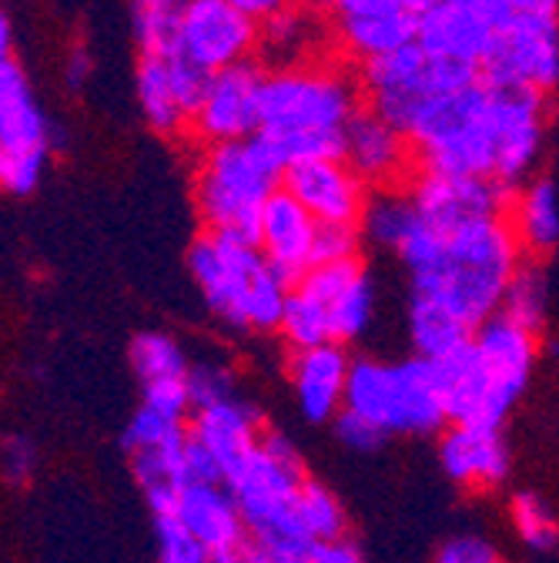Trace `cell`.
Wrapping results in <instances>:
<instances>
[{
	"label": "cell",
	"instance_id": "46",
	"mask_svg": "<svg viewBox=\"0 0 559 563\" xmlns=\"http://www.w3.org/2000/svg\"><path fill=\"white\" fill-rule=\"evenodd\" d=\"M312 563H366V556L348 537H335L312 543Z\"/></svg>",
	"mask_w": 559,
	"mask_h": 563
},
{
	"label": "cell",
	"instance_id": "38",
	"mask_svg": "<svg viewBox=\"0 0 559 563\" xmlns=\"http://www.w3.org/2000/svg\"><path fill=\"white\" fill-rule=\"evenodd\" d=\"M155 537H158V563H215L181 523L175 514H155Z\"/></svg>",
	"mask_w": 559,
	"mask_h": 563
},
{
	"label": "cell",
	"instance_id": "52",
	"mask_svg": "<svg viewBox=\"0 0 559 563\" xmlns=\"http://www.w3.org/2000/svg\"><path fill=\"white\" fill-rule=\"evenodd\" d=\"M4 162H8V148H4V141H0V172H4Z\"/></svg>",
	"mask_w": 559,
	"mask_h": 563
},
{
	"label": "cell",
	"instance_id": "32",
	"mask_svg": "<svg viewBox=\"0 0 559 563\" xmlns=\"http://www.w3.org/2000/svg\"><path fill=\"white\" fill-rule=\"evenodd\" d=\"M292 530L305 543H322V540L345 537V507H342V500L325 483L305 476L299 497H295V507H292Z\"/></svg>",
	"mask_w": 559,
	"mask_h": 563
},
{
	"label": "cell",
	"instance_id": "40",
	"mask_svg": "<svg viewBox=\"0 0 559 563\" xmlns=\"http://www.w3.org/2000/svg\"><path fill=\"white\" fill-rule=\"evenodd\" d=\"M332 427H335V437H338L348 450H356V453H372V450H379V446L389 440L372 419L359 416L356 409H342V412L332 419Z\"/></svg>",
	"mask_w": 559,
	"mask_h": 563
},
{
	"label": "cell",
	"instance_id": "49",
	"mask_svg": "<svg viewBox=\"0 0 559 563\" xmlns=\"http://www.w3.org/2000/svg\"><path fill=\"white\" fill-rule=\"evenodd\" d=\"M228 4H235L242 14H248L251 21L265 24L268 18H275L278 11H286L289 4H295V0H228Z\"/></svg>",
	"mask_w": 559,
	"mask_h": 563
},
{
	"label": "cell",
	"instance_id": "15",
	"mask_svg": "<svg viewBox=\"0 0 559 563\" xmlns=\"http://www.w3.org/2000/svg\"><path fill=\"white\" fill-rule=\"evenodd\" d=\"M549 137V98L496 88V181L519 188L539 175Z\"/></svg>",
	"mask_w": 559,
	"mask_h": 563
},
{
	"label": "cell",
	"instance_id": "47",
	"mask_svg": "<svg viewBox=\"0 0 559 563\" xmlns=\"http://www.w3.org/2000/svg\"><path fill=\"white\" fill-rule=\"evenodd\" d=\"M185 470H188V483H225V473H222V466L212 460V453L201 450L194 440L188 443V460H185Z\"/></svg>",
	"mask_w": 559,
	"mask_h": 563
},
{
	"label": "cell",
	"instance_id": "5",
	"mask_svg": "<svg viewBox=\"0 0 559 563\" xmlns=\"http://www.w3.org/2000/svg\"><path fill=\"white\" fill-rule=\"evenodd\" d=\"M286 162L258 131L251 137L204 145L194 158L191 198L208 232L251 235L265 201L282 188Z\"/></svg>",
	"mask_w": 559,
	"mask_h": 563
},
{
	"label": "cell",
	"instance_id": "13",
	"mask_svg": "<svg viewBox=\"0 0 559 563\" xmlns=\"http://www.w3.org/2000/svg\"><path fill=\"white\" fill-rule=\"evenodd\" d=\"M261 85L265 70L255 60L215 70L204 85V95L191 114L188 134L204 145L251 137L261 131Z\"/></svg>",
	"mask_w": 559,
	"mask_h": 563
},
{
	"label": "cell",
	"instance_id": "42",
	"mask_svg": "<svg viewBox=\"0 0 559 563\" xmlns=\"http://www.w3.org/2000/svg\"><path fill=\"white\" fill-rule=\"evenodd\" d=\"M366 249L359 225H318L315 242V262H342V258H359Z\"/></svg>",
	"mask_w": 559,
	"mask_h": 563
},
{
	"label": "cell",
	"instance_id": "34",
	"mask_svg": "<svg viewBox=\"0 0 559 563\" xmlns=\"http://www.w3.org/2000/svg\"><path fill=\"white\" fill-rule=\"evenodd\" d=\"M503 316H510L513 322L543 332L546 329V316H549V282L546 272L539 265V258H523V265L516 268L506 299H503Z\"/></svg>",
	"mask_w": 559,
	"mask_h": 563
},
{
	"label": "cell",
	"instance_id": "31",
	"mask_svg": "<svg viewBox=\"0 0 559 563\" xmlns=\"http://www.w3.org/2000/svg\"><path fill=\"white\" fill-rule=\"evenodd\" d=\"M127 366L142 379V386L165 383V379H188L191 373V360L185 345L175 335L158 332V329H145L127 342Z\"/></svg>",
	"mask_w": 559,
	"mask_h": 563
},
{
	"label": "cell",
	"instance_id": "48",
	"mask_svg": "<svg viewBox=\"0 0 559 563\" xmlns=\"http://www.w3.org/2000/svg\"><path fill=\"white\" fill-rule=\"evenodd\" d=\"M91 75H94V60H91V54L85 47L67 54V60H64V85L67 88H71V91H85L88 81H91Z\"/></svg>",
	"mask_w": 559,
	"mask_h": 563
},
{
	"label": "cell",
	"instance_id": "16",
	"mask_svg": "<svg viewBox=\"0 0 559 563\" xmlns=\"http://www.w3.org/2000/svg\"><path fill=\"white\" fill-rule=\"evenodd\" d=\"M409 191L423 211V219L436 229L466 225L489 216H506L513 188L482 175H452V172H415Z\"/></svg>",
	"mask_w": 559,
	"mask_h": 563
},
{
	"label": "cell",
	"instance_id": "28",
	"mask_svg": "<svg viewBox=\"0 0 559 563\" xmlns=\"http://www.w3.org/2000/svg\"><path fill=\"white\" fill-rule=\"evenodd\" d=\"M418 18H423V11H385V14H372V18L338 21V24H332V41L345 57L366 64V60H376L399 47L415 44Z\"/></svg>",
	"mask_w": 559,
	"mask_h": 563
},
{
	"label": "cell",
	"instance_id": "44",
	"mask_svg": "<svg viewBox=\"0 0 559 563\" xmlns=\"http://www.w3.org/2000/svg\"><path fill=\"white\" fill-rule=\"evenodd\" d=\"M37 466V453L31 446V440L24 437H11L0 443V473H4V479L11 483H27L31 473Z\"/></svg>",
	"mask_w": 559,
	"mask_h": 563
},
{
	"label": "cell",
	"instance_id": "2",
	"mask_svg": "<svg viewBox=\"0 0 559 563\" xmlns=\"http://www.w3.org/2000/svg\"><path fill=\"white\" fill-rule=\"evenodd\" d=\"M366 108L362 81L328 57L268 67L261 85V134L289 165L342 158L345 128Z\"/></svg>",
	"mask_w": 559,
	"mask_h": 563
},
{
	"label": "cell",
	"instance_id": "37",
	"mask_svg": "<svg viewBox=\"0 0 559 563\" xmlns=\"http://www.w3.org/2000/svg\"><path fill=\"white\" fill-rule=\"evenodd\" d=\"M188 389H191V406H212L228 396H238V373L222 363V360H204L191 363L188 373Z\"/></svg>",
	"mask_w": 559,
	"mask_h": 563
},
{
	"label": "cell",
	"instance_id": "6",
	"mask_svg": "<svg viewBox=\"0 0 559 563\" xmlns=\"http://www.w3.org/2000/svg\"><path fill=\"white\" fill-rule=\"evenodd\" d=\"M345 409L372 419L392 437H433L449 427L439 366L423 356L379 360L353 356V373L345 386Z\"/></svg>",
	"mask_w": 559,
	"mask_h": 563
},
{
	"label": "cell",
	"instance_id": "24",
	"mask_svg": "<svg viewBox=\"0 0 559 563\" xmlns=\"http://www.w3.org/2000/svg\"><path fill=\"white\" fill-rule=\"evenodd\" d=\"M161 514H175L178 523L212 556L228 553L251 537L225 483H185Z\"/></svg>",
	"mask_w": 559,
	"mask_h": 563
},
{
	"label": "cell",
	"instance_id": "21",
	"mask_svg": "<svg viewBox=\"0 0 559 563\" xmlns=\"http://www.w3.org/2000/svg\"><path fill=\"white\" fill-rule=\"evenodd\" d=\"M188 433L191 440L212 453V460L222 466L225 479L258 450L265 422L255 402L242 396H228L212 406H198L191 409L188 419Z\"/></svg>",
	"mask_w": 559,
	"mask_h": 563
},
{
	"label": "cell",
	"instance_id": "18",
	"mask_svg": "<svg viewBox=\"0 0 559 563\" xmlns=\"http://www.w3.org/2000/svg\"><path fill=\"white\" fill-rule=\"evenodd\" d=\"M342 158L356 168V175L372 191L409 185V178L415 172L412 137L372 108H362L353 121H348Z\"/></svg>",
	"mask_w": 559,
	"mask_h": 563
},
{
	"label": "cell",
	"instance_id": "11",
	"mask_svg": "<svg viewBox=\"0 0 559 563\" xmlns=\"http://www.w3.org/2000/svg\"><path fill=\"white\" fill-rule=\"evenodd\" d=\"M482 78L496 88L552 95L559 88V21L556 14H516L500 21L482 60Z\"/></svg>",
	"mask_w": 559,
	"mask_h": 563
},
{
	"label": "cell",
	"instance_id": "26",
	"mask_svg": "<svg viewBox=\"0 0 559 563\" xmlns=\"http://www.w3.org/2000/svg\"><path fill=\"white\" fill-rule=\"evenodd\" d=\"M506 219L526 252V258H543L559 245V191L549 178L533 175L510 195Z\"/></svg>",
	"mask_w": 559,
	"mask_h": 563
},
{
	"label": "cell",
	"instance_id": "20",
	"mask_svg": "<svg viewBox=\"0 0 559 563\" xmlns=\"http://www.w3.org/2000/svg\"><path fill=\"white\" fill-rule=\"evenodd\" d=\"M289 386L305 422H332L345 409V386L353 373L348 345L325 342L312 349H295L289 356Z\"/></svg>",
	"mask_w": 559,
	"mask_h": 563
},
{
	"label": "cell",
	"instance_id": "36",
	"mask_svg": "<svg viewBox=\"0 0 559 563\" xmlns=\"http://www.w3.org/2000/svg\"><path fill=\"white\" fill-rule=\"evenodd\" d=\"M131 31L142 54L175 51L178 4H131Z\"/></svg>",
	"mask_w": 559,
	"mask_h": 563
},
{
	"label": "cell",
	"instance_id": "3",
	"mask_svg": "<svg viewBox=\"0 0 559 563\" xmlns=\"http://www.w3.org/2000/svg\"><path fill=\"white\" fill-rule=\"evenodd\" d=\"M536 360L539 332L513 322L503 312L485 319L472 332L469 345L436 363L449 422L503 430L536 373Z\"/></svg>",
	"mask_w": 559,
	"mask_h": 563
},
{
	"label": "cell",
	"instance_id": "27",
	"mask_svg": "<svg viewBox=\"0 0 559 563\" xmlns=\"http://www.w3.org/2000/svg\"><path fill=\"white\" fill-rule=\"evenodd\" d=\"M134 95L145 121L158 134H185L191 124V111L181 101V91L175 85V70L168 54H142L134 67Z\"/></svg>",
	"mask_w": 559,
	"mask_h": 563
},
{
	"label": "cell",
	"instance_id": "17",
	"mask_svg": "<svg viewBox=\"0 0 559 563\" xmlns=\"http://www.w3.org/2000/svg\"><path fill=\"white\" fill-rule=\"evenodd\" d=\"M282 188H289L318 225H359L372 188L345 158H315L286 168Z\"/></svg>",
	"mask_w": 559,
	"mask_h": 563
},
{
	"label": "cell",
	"instance_id": "14",
	"mask_svg": "<svg viewBox=\"0 0 559 563\" xmlns=\"http://www.w3.org/2000/svg\"><path fill=\"white\" fill-rule=\"evenodd\" d=\"M295 282L328 309L335 342L356 345L372 332L379 316V286L362 255L342 262H315Z\"/></svg>",
	"mask_w": 559,
	"mask_h": 563
},
{
	"label": "cell",
	"instance_id": "29",
	"mask_svg": "<svg viewBox=\"0 0 559 563\" xmlns=\"http://www.w3.org/2000/svg\"><path fill=\"white\" fill-rule=\"evenodd\" d=\"M423 225V211H418L409 185H395V188H376L369 195V205L362 211V242L366 249L399 258V252L409 245V239L415 235V229Z\"/></svg>",
	"mask_w": 559,
	"mask_h": 563
},
{
	"label": "cell",
	"instance_id": "22",
	"mask_svg": "<svg viewBox=\"0 0 559 563\" xmlns=\"http://www.w3.org/2000/svg\"><path fill=\"white\" fill-rule=\"evenodd\" d=\"M255 242L275 268H282L295 282L302 272L315 265L318 222L289 188H278L261 208Z\"/></svg>",
	"mask_w": 559,
	"mask_h": 563
},
{
	"label": "cell",
	"instance_id": "4",
	"mask_svg": "<svg viewBox=\"0 0 559 563\" xmlns=\"http://www.w3.org/2000/svg\"><path fill=\"white\" fill-rule=\"evenodd\" d=\"M188 272L204 309L235 335H275L292 278L275 268L251 235L201 232L188 249Z\"/></svg>",
	"mask_w": 559,
	"mask_h": 563
},
{
	"label": "cell",
	"instance_id": "41",
	"mask_svg": "<svg viewBox=\"0 0 559 563\" xmlns=\"http://www.w3.org/2000/svg\"><path fill=\"white\" fill-rule=\"evenodd\" d=\"M433 563H503V560L493 540H485L482 533H456L443 540Z\"/></svg>",
	"mask_w": 559,
	"mask_h": 563
},
{
	"label": "cell",
	"instance_id": "25",
	"mask_svg": "<svg viewBox=\"0 0 559 563\" xmlns=\"http://www.w3.org/2000/svg\"><path fill=\"white\" fill-rule=\"evenodd\" d=\"M328 41H332V27L322 18V11L305 4V0H295V4H289L286 11H278L261 24L258 54L271 67H289L322 57Z\"/></svg>",
	"mask_w": 559,
	"mask_h": 563
},
{
	"label": "cell",
	"instance_id": "45",
	"mask_svg": "<svg viewBox=\"0 0 559 563\" xmlns=\"http://www.w3.org/2000/svg\"><path fill=\"white\" fill-rule=\"evenodd\" d=\"M479 4L496 21L516 18V14H556L559 0H479Z\"/></svg>",
	"mask_w": 559,
	"mask_h": 563
},
{
	"label": "cell",
	"instance_id": "10",
	"mask_svg": "<svg viewBox=\"0 0 559 563\" xmlns=\"http://www.w3.org/2000/svg\"><path fill=\"white\" fill-rule=\"evenodd\" d=\"M0 141L8 148L0 188L11 195L37 191L47 158L64 145V128L41 108L31 78L18 60L0 67Z\"/></svg>",
	"mask_w": 559,
	"mask_h": 563
},
{
	"label": "cell",
	"instance_id": "43",
	"mask_svg": "<svg viewBox=\"0 0 559 563\" xmlns=\"http://www.w3.org/2000/svg\"><path fill=\"white\" fill-rule=\"evenodd\" d=\"M142 402L158 409V412H168V416H178V419H191V389H188V379H165V383H148L142 386Z\"/></svg>",
	"mask_w": 559,
	"mask_h": 563
},
{
	"label": "cell",
	"instance_id": "23",
	"mask_svg": "<svg viewBox=\"0 0 559 563\" xmlns=\"http://www.w3.org/2000/svg\"><path fill=\"white\" fill-rule=\"evenodd\" d=\"M439 466L462 489H496L506 483L513 460L500 430L449 422L439 433Z\"/></svg>",
	"mask_w": 559,
	"mask_h": 563
},
{
	"label": "cell",
	"instance_id": "8",
	"mask_svg": "<svg viewBox=\"0 0 559 563\" xmlns=\"http://www.w3.org/2000/svg\"><path fill=\"white\" fill-rule=\"evenodd\" d=\"M482 78V70L452 57H439L426 51L423 44L399 47L385 57L359 64V81L366 95V108L379 111L392 124H399L405 134L412 121L423 114L439 98L472 85Z\"/></svg>",
	"mask_w": 559,
	"mask_h": 563
},
{
	"label": "cell",
	"instance_id": "9",
	"mask_svg": "<svg viewBox=\"0 0 559 563\" xmlns=\"http://www.w3.org/2000/svg\"><path fill=\"white\" fill-rule=\"evenodd\" d=\"M305 483V463L295 440L282 430L265 427L258 450L225 479L242 510V520L258 540H299L292 530V507Z\"/></svg>",
	"mask_w": 559,
	"mask_h": 563
},
{
	"label": "cell",
	"instance_id": "39",
	"mask_svg": "<svg viewBox=\"0 0 559 563\" xmlns=\"http://www.w3.org/2000/svg\"><path fill=\"white\" fill-rule=\"evenodd\" d=\"M309 4L318 8L332 27L338 21L372 18V14H385V11H423L429 0H309Z\"/></svg>",
	"mask_w": 559,
	"mask_h": 563
},
{
	"label": "cell",
	"instance_id": "35",
	"mask_svg": "<svg viewBox=\"0 0 559 563\" xmlns=\"http://www.w3.org/2000/svg\"><path fill=\"white\" fill-rule=\"evenodd\" d=\"M510 520L519 540L533 553H552L559 547V517L539 493H529V489L516 493L510 500Z\"/></svg>",
	"mask_w": 559,
	"mask_h": 563
},
{
	"label": "cell",
	"instance_id": "19",
	"mask_svg": "<svg viewBox=\"0 0 559 563\" xmlns=\"http://www.w3.org/2000/svg\"><path fill=\"white\" fill-rule=\"evenodd\" d=\"M500 21L479 0H429L418 18V44L439 57H452L482 70V60L496 41Z\"/></svg>",
	"mask_w": 559,
	"mask_h": 563
},
{
	"label": "cell",
	"instance_id": "50",
	"mask_svg": "<svg viewBox=\"0 0 559 563\" xmlns=\"http://www.w3.org/2000/svg\"><path fill=\"white\" fill-rule=\"evenodd\" d=\"M14 60V24H11V14L0 4V67Z\"/></svg>",
	"mask_w": 559,
	"mask_h": 563
},
{
	"label": "cell",
	"instance_id": "51",
	"mask_svg": "<svg viewBox=\"0 0 559 563\" xmlns=\"http://www.w3.org/2000/svg\"><path fill=\"white\" fill-rule=\"evenodd\" d=\"M131 4H185V0H131Z\"/></svg>",
	"mask_w": 559,
	"mask_h": 563
},
{
	"label": "cell",
	"instance_id": "1",
	"mask_svg": "<svg viewBox=\"0 0 559 563\" xmlns=\"http://www.w3.org/2000/svg\"><path fill=\"white\" fill-rule=\"evenodd\" d=\"M526 252L506 216H489L452 229L423 219L395 262L409 272L412 292L452 309L466 325L479 329L503 312L506 289Z\"/></svg>",
	"mask_w": 559,
	"mask_h": 563
},
{
	"label": "cell",
	"instance_id": "33",
	"mask_svg": "<svg viewBox=\"0 0 559 563\" xmlns=\"http://www.w3.org/2000/svg\"><path fill=\"white\" fill-rule=\"evenodd\" d=\"M275 335L282 339V345H286L289 352L335 342V339H332L328 309L322 306V299H315L309 289H302L299 282H292V292H289V299H286L282 322H278V332H275Z\"/></svg>",
	"mask_w": 559,
	"mask_h": 563
},
{
	"label": "cell",
	"instance_id": "7",
	"mask_svg": "<svg viewBox=\"0 0 559 563\" xmlns=\"http://www.w3.org/2000/svg\"><path fill=\"white\" fill-rule=\"evenodd\" d=\"M418 172L496 178V85H472L439 98L409 128Z\"/></svg>",
	"mask_w": 559,
	"mask_h": 563
},
{
	"label": "cell",
	"instance_id": "30",
	"mask_svg": "<svg viewBox=\"0 0 559 563\" xmlns=\"http://www.w3.org/2000/svg\"><path fill=\"white\" fill-rule=\"evenodd\" d=\"M472 332L476 329L466 325L443 302L412 292L409 309H405V335H409V345H412L415 356H423L429 363H443L452 356V352L469 345Z\"/></svg>",
	"mask_w": 559,
	"mask_h": 563
},
{
	"label": "cell",
	"instance_id": "12",
	"mask_svg": "<svg viewBox=\"0 0 559 563\" xmlns=\"http://www.w3.org/2000/svg\"><path fill=\"white\" fill-rule=\"evenodd\" d=\"M261 24L228 0H185L178 4L175 51L201 64L208 75L258 57Z\"/></svg>",
	"mask_w": 559,
	"mask_h": 563
}]
</instances>
